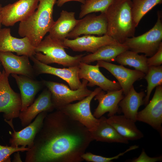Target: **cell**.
<instances>
[{
	"label": "cell",
	"instance_id": "cell-38",
	"mask_svg": "<svg viewBox=\"0 0 162 162\" xmlns=\"http://www.w3.org/2000/svg\"></svg>",
	"mask_w": 162,
	"mask_h": 162
},
{
	"label": "cell",
	"instance_id": "cell-16",
	"mask_svg": "<svg viewBox=\"0 0 162 162\" xmlns=\"http://www.w3.org/2000/svg\"><path fill=\"white\" fill-rule=\"evenodd\" d=\"M48 112L46 111L40 113L34 120L29 125L19 131H16L12 128L13 133L10 131L11 138L9 141L10 146L18 147L20 146L28 147L30 149L32 147L37 134L41 128L44 119Z\"/></svg>",
	"mask_w": 162,
	"mask_h": 162
},
{
	"label": "cell",
	"instance_id": "cell-27",
	"mask_svg": "<svg viewBox=\"0 0 162 162\" xmlns=\"http://www.w3.org/2000/svg\"><path fill=\"white\" fill-rule=\"evenodd\" d=\"M147 58L145 55H140L135 52L127 50L117 56L115 61L122 65L133 67L146 74L148 69Z\"/></svg>",
	"mask_w": 162,
	"mask_h": 162
},
{
	"label": "cell",
	"instance_id": "cell-19",
	"mask_svg": "<svg viewBox=\"0 0 162 162\" xmlns=\"http://www.w3.org/2000/svg\"><path fill=\"white\" fill-rule=\"evenodd\" d=\"M122 89L109 91L106 93L102 90L98 93L94 97L99 104L95 110L93 114L94 116L99 118L105 113L108 112L109 117L115 115L121 111L118 104L123 98Z\"/></svg>",
	"mask_w": 162,
	"mask_h": 162
},
{
	"label": "cell",
	"instance_id": "cell-21",
	"mask_svg": "<svg viewBox=\"0 0 162 162\" xmlns=\"http://www.w3.org/2000/svg\"><path fill=\"white\" fill-rule=\"evenodd\" d=\"M20 92L21 100L20 112L23 111L34 102L36 94L42 88L41 81L24 75L12 74Z\"/></svg>",
	"mask_w": 162,
	"mask_h": 162
},
{
	"label": "cell",
	"instance_id": "cell-22",
	"mask_svg": "<svg viewBox=\"0 0 162 162\" xmlns=\"http://www.w3.org/2000/svg\"><path fill=\"white\" fill-rule=\"evenodd\" d=\"M107 122L123 137L129 140H136L144 137L135 122L124 115H116L107 118Z\"/></svg>",
	"mask_w": 162,
	"mask_h": 162
},
{
	"label": "cell",
	"instance_id": "cell-5",
	"mask_svg": "<svg viewBox=\"0 0 162 162\" xmlns=\"http://www.w3.org/2000/svg\"><path fill=\"white\" fill-rule=\"evenodd\" d=\"M157 21L154 26L145 33L127 38L123 43L128 50L137 53H143L151 57L158 51L162 43L161 16L158 11Z\"/></svg>",
	"mask_w": 162,
	"mask_h": 162
},
{
	"label": "cell",
	"instance_id": "cell-2",
	"mask_svg": "<svg viewBox=\"0 0 162 162\" xmlns=\"http://www.w3.org/2000/svg\"><path fill=\"white\" fill-rule=\"evenodd\" d=\"M57 0H38L36 10L25 20L20 22L18 33L26 37L32 45L36 47L54 24L53 8Z\"/></svg>",
	"mask_w": 162,
	"mask_h": 162
},
{
	"label": "cell",
	"instance_id": "cell-3",
	"mask_svg": "<svg viewBox=\"0 0 162 162\" xmlns=\"http://www.w3.org/2000/svg\"><path fill=\"white\" fill-rule=\"evenodd\" d=\"M131 0H115L105 14L107 22L106 34L123 44L134 36L136 27L132 16Z\"/></svg>",
	"mask_w": 162,
	"mask_h": 162
},
{
	"label": "cell",
	"instance_id": "cell-6",
	"mask_svg": "<svg viewBox=\"0 0 162 162\" xmlns=\"http://www.w3.org/2000/svg\"><path fill=\"white\" fill-rule=\"evenodd\" d=\"M80 87L76 90H72L62 83L43 80L44 86L50 91L51 100L55 109L59 110L73 101H80L89 95L92 91L87 88L88 81L82 79Z\"/></svg>",
	"mask_w": 162,
	"mask_h": 162
},
{
	"label": "cell",
	"instance_id": "cell-12",
	"mask_svg": "<svg viewBox=\"0 0 162 162\" xmlns=\"http://www.w3.org/2000/svg\"><path fill=\"white\" fill-rule=\"evenodd\" d=\"M33 62V66L36 76L48 74L57 76L65 81L73 90L79 88L82 82L78 76V65L68 68H58L44 64L37 60L34 56L29 57Z\"/></svg>",
	"mask_w": 162,
	"mask_h": 162
},
{
	"label": "cell",
	"instance_id": "cell-35",
	"mask_svg": "<svg viewBox=\"0 0 162 162\" xmlns=\"http://www.w3.org/2000/svg\"><path fill=\"white\" fill-rule=\"evenodd\" d=\"M85 0H57L56 4L58 7H61L65 3L69 2L72 1H77L81 3L82 4H83L85 3Z\"/></svg>",
	"mask_w": 162,
	"mask_h": 162
},
{
	"label": "cell",
	"instance_id": "cell-31",
	"mask_svg": "<svg viewBox=\"0 0 162 162\" xmlns=\"http://www.w3.org/2000/svg\"><path fill=\"white\" fill-rule=\"evenodd\" d=\"M138 145L130 146L129 148L123 152L120 153L117 155L111 157H106L101 156L94 154L91 152H85L81 155L83 160L91 162H111L112 160L118 159L119 157L123 155L126 153L130 151L138 148Z\"/></svg>",
	"mask_w": 162,
	"mask_h": 162
},
{
	"label": "cell",
	"instance_id": "cell-11",
	"mask_svg": "<svg viewBox=\"0 0 162 162\" xmlns=\"http://www.w3.org/2000/svg\"><path fill=\"white\" fill-rule=\"evenodd\" d=\"M107 31V22L105 13H101L99 15L89 14L78 20L67 38L74 39L82 34L101 36L106 34Z\"/></svg>",
	"mask_w": 162,
	"mask_h": 162
},
{
	"label": "cell",
	"instance_id": "cell-25",
	"mask_svg": "<svg viewBox=\"0 0 162 162\" xmlns=\"http://www.w3.org/2000/svg\"><path fill=\"white\" fill-rule=\"evenodd\" d=\"M128 50L124 44L118 43L106 45L99 49L95 52L84 56L80 62L89 64L98 61H103L110 62L115 61L119 55Z\"/></svg>",
	"mask_w": 162,
	"mask_h": 162
},
{
	"label": "cell",
	"instance_id": "cell-20",
	"mask_svg": "<svg viewBox=\"0 0 162 162\" xmlns=\"http://www.w3.org/2000/svg\"><path fill=\"white\" fill-rule=\"evenodd\" d=\"M54 109L51 101V93L47 88L45 89L25 110L20 112L19 118L21 125L23 127L28 125L42 112L49 113Z\"/></svg>",
	"mask_w": 162,
	"mask_h": 162
},
{
	"label": "cell",
	"instance_id": "cell-1",
	"mask_svg": "<svg viewBox=\"0 0 162 162\" xmlns=\"http://www.w3.org/2000/svg\"><path fill=\"white\" fill-rule=\"evenodd\" d=\"M94 140L88 129L59 110L48 113L26 162H81Z\"/></svg>",
	"mask_w": 162,
	"mask_h": 162
},
{
	"label": "cell",
	"instance_id": "cell-28",
	"mask_svg": "<svg viewBox=\"0 0 162 162\" xmlns=\"http://www.w3.org/2000/svg\"><path fill=\"white\" fill-rule=\"evenodd\" d=\"M162 2V0H132V14L136 27L144 16L154 6Z\"/></svg>",
	"mask_w": 162,
	"mask_h": 162
},
{
	"label": "cell",
	"instance_id": "cell-18",
	"mask_svg": "<svg viewBox=\"0 0 162 162\" xmlns=\"http://www.w3.org/2000/svg\"><path fill=\"white\" fill-rule=\"evenodd\" d=\"M10 29H0V51L16 52L18 56L25 55L29 57L36 53L34 47L26 37L21 38L12 36Z\"/></svg>",
	"mask_w": 162,
	"mask_h": 162
},
{
	"label": "cell",
	"instance_id": "cell-33",
	"mask_svg": "<svg viewBox=\"0 0 162 162\" xmlns=\"http://www.w3.org/2000/svg\"><path fill=\"white\" fill-rule=\"evenodd\" d=\"M147 64L148 67L160 66L162 64V43L157 52L150 57L147 58Z\"/></svg>",
	"mask_w": 162,
	"mask_h": 162
},
{
	"label": "cell",
	"instance_id": "cell-17",
	"mask_svg": "<svg viewBox=\"0 0 162 162\" xmlns=\"http://www.w3.org/2000/svg\"><path fill=\"white\" fill-rule=\"evenodd\" d=\"M97 62L99 67L105 69L116 78L125 95L128 93L134 82L144 78L146 75L140 71L131 70L122 65H117L103 61Z\"/></svg>",
	"mask_w": 162,
	"mask_h": 162
},
{
	"label": "cell",
	"instance_id": "cell-29",
	"mask_svg": "<svg viewBox=\"0 0 162 162\" xmlns=\"http://www.w3.org/2000/svg\"><path fill=\"white\" fill-rule=\"evenodd\" d=\"M144 78L148 83L146 94L143 100L144 104L146 105L149 102L153 89L157 86L162 85V66L148 67V72Z\"/></svg>",
	"mask_w": 162,
	"mask_h": 162
},
{
	"label": "cell",
	"instance_id": "cell-15",
	"mask_svg": "<svg viewBox=\"0 0 162 162\" xmlns=\"http://www.w3.org/2000/svg\"><path fill=\"white\" fill-rule=\"evenodd\" d=\"M64 46L75 52L86 51L93 53L104 46L118 43L111 36L105 34L100 36L84 35L73 40L66 38L63 40Z\"/></svg>",
	"mask_w": 162,
	"mask_h": 162
},
{
	"label": "cell",
	"instance_id": "cell-4",
	"mask_svg": "<svg viewBox=\"0 0 162 162\" xmlns=\"http://www.w3.org/2000/svg\"><path fill=\"white\" fill-rule=\"evenodd\" d=\"M65 48L63 41L53 39L48 35L35 47L34 56L46 64L55 63L68 67L78 65L84 54L70 56L65 51Z\"/></svg>",
	"mask_w": 162,
	"mask_h": 162
},
{
	"label": "cell",
	"instance_id": "cell-14",
	"mask_svg": "<svg viewBox=\"0 0 162 162\" xmlns=\"http://www.w3.org/2000/svg\"><path fill=\"white\" fill-rule=\"evenodd\" d=\"M29 57L25 55L20 56L10 52L0 51V61L5 73L25 76L35 79L37 76Z\"/></svg>",
	"mask_w": 162,
	"mask_h": 162
},
{
	"label": "cell",
	"instance_id": "cell-32",
	"mask_svg": "<svg viewBox=\"0 0 162 162\" xmlns=\"http://www.w3.org/2000/svg\"><path fill=\"white\" fill-rule=\"evenodd\" d=\"M28 147H14L11 146H3L0 145V162H10V156L16 152L27 151Z\"/></svg>",
	"mask_w": 162,
	"mask_h": 162
},
{
	"label": "cell",
	"instance_id": "cell-10",
	"mask_svg": "<svg viewBox=\"0 0 162 162\" xmlns=\"http://www.w3.org/2000/svg\"><path fill=\"white\" fill-rule=\"evenodd\" d=\"M142 110L138 112L136 121L146 123L162 135V85L156 87L152 100Z\"/></svg>",
	"mask_w": 162,
	"mask_h": 162
},
{
	"label": "cell",
	"instance_id": "cell-34",
	"mask_svg": "<svg viewBox=\"0 0 162 162\" xmlns=\"http://www.w3.org/2000/svg\"><path fill=\"white\" fill-rule=\"evenodd\" d=\"M162 160V156L151 157L148 156L144 149H143L140 155L138 157L133 160L132 162H155Z\"/></svg>",
	"mask_w": 162,
	"mask_h": 162
},
{
	"label": "cell",
	"instance_id": "cell-24",
	"mask_svg": "<svg viewBox=\"0 0 162 162\" xmlns=\"http://www.w3.org/2000/svg\"><path fill=\"white\" fill-rule=\"evenodd\" d=\"M99 118L98 124L90 132L93 140L108 143L116 142L128 144L129 141L121 135L102 116Z\"/></svg>",
	"mask_w": 162,
	"mask_h": 162
},
{
	"label": "cell",
	"instance_id": "cell-8",
	"mask_svg": "<svg viewBox=\"0 0 162 162\" xmlns=\"http://www.w3.org/2000/svg\"><path fill=\"white\" fill-rule=\"evenodd\" d=\"M102 89L98 87L96 88L89 95L74 104H70L59 110L72 119L77 121L85 126L90 132L97 126L99 118L95 117L90 109L92 99Z\"/></svg>",
	"mask_w": 162,
	"mask_h": 162
},
{
	"label": "cell",
	"instance_id": "cell-13",
	"mask_svg": "<svg viewBox=\"0 0 162 162\" xmlns=\"http://www.w3.org/2000/svg\"><path fill=\"white\" fill-rule=\"evenodd\" d=\"M78 76L80 79L87 80V86H97L104 91L116 90L121 88L118 82L106 78L100 72L97 64L93 65L80 62L79 64Z\"/></svg>",
	"mask_w": 162,
	"mask_h": 162
},
{
	"label": "cell",
	"instance_id": "cell-36",
	"mask_svg": "<svg viewBox=\"0 0 162 162\" xmlns=\"http://www.w3.org/2000/svg\"><path fill=\"white\" fill-rule=\"evenodd\" d=\"M2 7L1 4H0V29L1 28L2 24V17L1 15V10Z\"/></svg>",
	"mask_w": 162,
	"mask_h": 162
},
{
	"label": "cell",
	"instance_id": "cell-26",
	"mask_svg": "<svg viewBox=\"0 0 162 162\" xmlns=\"http://www.w3.org/2000/svg\"><path fill=\"white\" fill-rule=\"evenodd\" d=\"M145 96L143 91L136 92L133 85L128 93L119 103L121 111L126 117L136 122L138 109L140 106L144 104L143 99Z\"/></svg>",
	"mask_w": 162,
	"mask_h": 162
},
{
	"label": "cell",
	"instance_id": "cell-30",
	"mask_svg": "<svg viewBox=\"0 0 162 162\" xmlns=\"http://www.w3.org/2000/svg\"><path fill=\"white\" fill-rule=\"evenodd\" d=\"M115 0H86L81 6L79 18L94 12L104 13Z\"/></svg>",
	"mask_w": 162,
	"mask_h": 162
},
{
	"label": "cell",
	"instance_id": "cell-7",
	"mask_svg": "<svg viewBox=\"0 0 162 162\" xmlns=\"http://www.w3.org/2000/svg\"><path fill=\"white\" fill-rule=\"evenodd\" d=\"M3 70L0 76V112H3L5 121L14 128V119L19 117L21 111V100L20 94L11 87L8 77Z\"/></svg>",
	"mask_w": 162,
	"mask_h": 162
},
{
	"label": "cell",
	"instance_id": "cell-37",
	"mask_svg": "<svg viewBox=\"0 0 162 162\" xmlns=\"http://www.w3.org/2000/svg\"><path fill=\"white\" fill-rule=\"evenodd\" d=\"M2 74V72H1L0 70V76Z\"/></svg>",
	"mask_w": 162,
	"mask_h": 162
},
{
	"label": "cell",
	"instance_id": "cell-9",
	"mask_svg": "<svg viewBox=\"0 0 162 162\" xmlns=\"http://www.w3.org/2000/svg\"><path fill=\"white\" fill-rule=\"evenodd\" d=\"M38 2V0H18L2 7V25L12 26L18 22L25 20L37 9Z\"/></svg>",
	"mask_w": 162,
	"mask_h": 162
},
{
	"label": "cell",
	"instance_id": "cell-23",
	"mask_svg": "<svg viewBox=\"0 0 162 162\" xmlns=\"http://www.w3.org/2000/svg\"><path fill=\"white\" fill-rule=\"evenodd\" d=\"M75 15L74 12L62 10L59 17L55 21L49 32L50 36L53 39L63 41L78 21Z\"/></svg>",
	"mask_w": 162,
	"mask_h": 162
}]
</instances>
